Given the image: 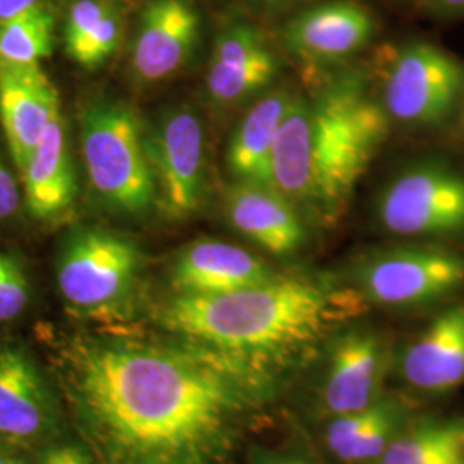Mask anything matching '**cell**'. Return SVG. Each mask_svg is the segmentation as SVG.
I'll return each instance as SVG.
<instances>
[{
  "mask_svg": "<svg viewBox=\"0 0 464 464\" xmlns=\"http://www.w3.org/2000/svg\"><path fill=\"white\" fill-rule=\"evenodd\" d=\"M55 372L103 464H226L264 401L197 349L76 335Z\"/></svg>",
  "mask_w": 464,
  "mask_h": 464,
  "instance_id": "6da1fadb",
  "label": "cell"
},
{
  "mask_svg": "<svg viewBox=\"0 0 464 464\" xmlns=\"http://www.w3.org/2000/svg\"><path fill=\"white\" fill-rule=\"evenodd\" d=\"M365 306L353 285L279 274L224 295H174L160 322L266 401L322 354Z\"/></svg>",
  "mask_w": 464,
  "mask_h": 464,
  "instance_id": "7a4b0ae2",
  "label": "cell"
},
{
  "mask_svg": "<svg viewBox=\"0 0 464 464\" xmlns=\"http://www.w3.org/2000/svg\"><path fill=\"white\" fill-rule=\"evenodd\" d=\"M391 117L360 74L343 72L295 95L277 134L272 188L299 214L332 227L387 140Z\"/></svg>",
  "mask_w": 464,
  "mask_h": 464,
  "instance_id": "3957f363",
  "label": "cell"
},
{
  "mask_svg": "<svg viewBox=\"0 0 464 464\" xmlns=\"http://www.w3.org/2000/svg\"><path fill=\"white\" fill-rule=\"evenodd\" d=\"M80 131L86 178L100 203L119 216H147L157 205V188L145 128L133 111L114 100H92L80 116Z\"/></svg>",
  "mask_w": 464,
  "mask_h": 464,
  "instance_id": "277c9868",
  "label": "cell"
},
{
  "mask_svg": "<svg viewBox=\"0 0 464 464\" xmlns=\"http://www.w3.org/2000/svg\"><path fill=\"white\" fill-rule=\"evenodd\" d=\"M382 105L413 128L448 124L464 105V64L430 42L402 44L382 61Z\"/></svg>",
  "mask_w": 464,
  "mask_h": 464,
  "instance_id": "5b68a950",
  "label": "cell"
},
{
  "mask_svg": "<svg viewBox=\"0 0 464 464\" xmlns=\"http://www.w3.org/2000/svg\"><path fill=\"white\" fill-rule=\"evenodd\" d=\"M353 287L366 303L396 310L435 308L464 289V256L440 245H408L363 258Z\"/></svg>",
  "mask_w": 464,
  "mask_h": 464,
  "instance_id": "8992f818",
  "label": "cell"
},
{
  "mask_svg": "<svg viewBox=\"0 0 464 464\" xmlns=\"http://www.w3.org/2000/svg\"><path fill=\"white\" fill-rule=\"evenodd\" d=\"M375 212L396 236H464V172L439 160L413 164L385 184Z\"/></svg>",
  "mask_w": 464,
  "mask_h": 464,
  "instance_id": "52a82bcc",
  "label": "cell"
},
{
  "mask_svg": "<svg viewBox=\"0 0 464 464\" xmlns=\"http://www.w3.org/2000/svg\"><path fill=\"white\" fill-rule=\"evenodd\" d=\"M141 266L133 243L97 227L72 232L57 260V287L69 306L99 314L128 298Z\"/></svg>",
  "mask_w": 464,
  "mask_h": 464,
  "instance_id": "ba28073f",
  "label": "cell"
},
{
  "mask_svg": "<svg viewBox=\"0 0 464 464\" xmlns=\"http://www.w3.org/2000/svg\"><path fill=\"white\" fill-rule=\"evenodd\" d=\"M145 151L157 205L172 218L197 214L205 197V131L189 107H172L145 128Z\"/></svg>",
  "mask_w": 464,
  "mask_h": 464,
  "instance_id": "9c48e42d",
  "label": "cell"
},
{
  "mask_svg": "<svg viewBox=\"0 0 464 464\" xmlns=\"http://www.w3.org/2000/svg\"><path fill=\"white\" fill-rule=\"evenodd\" d=\"M316 402L325 418L370 408L381 401L391 368L396 365L385 339L373 329L348 325L324 349Z\"/></svg>",
  "mask_w": 464,
  "mask_h": 464,
  "instance_id": "30bf717a",
  "label": "cell"
},
{
  "mask_svg": "<svg viewBox=\"0 0 464 464\" xmlns=\"http://www.w3.org/2000/svg\"><path fill=\"white\" fill-rule=\"evenodd\" d=\"M279 72V59L253 24L231 21L217 32L205 76L210 102L229 109L264 95Z\"/></svg>",
  "mask_w": 464,
  "mask_h": 464,
  "instance_id": "8fae6325",
  "label": "cell"
},
{
  "mask_svg": "<svg viewBox=\"0 0 464 464\" xmlns=\"http://www.w3.org/2000/svg\"><path fill=\"white\" fill-rule=\"evenodd\" d=\"M375 17L358 0H325L293 17L282 30L285 50L310 66L343 63L365 49Z\"/></svg>",
  "mask_w": 464,
  "mask_h": 464,
  "instance_id": "7c38bea8",
  "label": "cell"
},
{
  "mask_svg": "<svg viewBox=\"0 0 464 464\" xmlns=\"http://www.w3.org/2000/svg\"><path fill=\"white\" fill-rule=\"evenodd\" d=\"M201 19L191 0H149L138 17L131 69L143 83H159L181 71L198 45Z\"/></svg>",
  "mask_w": 464,
  "mask_h": 464,
  "instance_id": "4fadbf2b",
  "label": "cell"
},
{
  "mask_svg": "<svg viewBox=\"0 0 464 464\" xmlns=\"http://www.w3.org/2000/svg\"><path fill=\"white\" fill-rule=\"evenodd\" d=\"M59 114L57 90L40 64L0 61V124L19 172Z\"/></svg>",
  "mask_w": 464,
  "mask_h": 464,
  "instance_id": "5bb4252c",
  "label": "cell"
},
{
  "mask_svg": "<svg viewBox=\"0 0 464 464\" xmlns=\"http://www.w3.org/2000/svg\"><path fill=\"white\" fill-rule=\"evenodd\" d=\"M404 383L421 394L442 396L464 383V303L442 306L406 344L396 362Z\"/></svg>",
  "mask_w": 464,
  "mask_h": 464,
  "instance_id": "9a60e30c",
  "label": "cell"
},
{
  "mask_svg": "<svg viewBox=\"0 0 464 464\" xmlns=\"http://www.w3.org/2000/svg\"><path fill=\"white\" fill-rule=\"evenodd\" d=\"M55 425L53 398L34 358L13 344L0 346V439L28 446Z\"/></svg>",
  "mask_w": 464,
  "mask_h": 464,
  "instance_id": "2e32d148",
  "label": "cell"
},
{
  "mask_svg": "<svg viewBox=\"0 0 464 464\" xmlns=\"http://www.w3.org/2000/svg\"><path fill=\"white\" fill-rule=\"evenodd\" d=\"M226 217L234 231L272 256H293L308 241L306 218L266 184H231L226 193Z\"/></svg>",
  "mask_w": 464,
  "mask_h": 464,
  "instance_id": "e0dca14e",
  "label": "cell"
},
{
  "mask_svg": "<svg viewBox=\"0 0 464 464\" xmlns=\"http://www.w3.org/2000/svg\"><path fill=\"white\" fill-rule=\"evenodd\" d=\"M277 276L248 249L203 239L179 253L170 268V284L176 295H224L272 281Z\"/></svg>",
  "mask_w": 464,
  "mask_h": 464,
  "instance_id": "ac0fdd59",
  "label": "cell"
},
{
  "mask_svg": "<svg viewBox=\"0 0 464 464\" xmlns=\"http://www.w3.org/2000/svg\"><path fill=\"white\" fill-rule=\"evenodd\" d=\"M296 92L272 88L253 100L232 131L226 164L236 183L272 186L277 134Z\"/></svg>",
  "mask_w": 464,
  "mask_h": 464,
  "instance_id": "d6986e66",
  "label": "cell"
},
{
  "mask_svg": "<svg viewBox=\"0 0 464 464\" xmlns=\"http://www.w3.org/2000/svg\"><path fill=\"white\" fill-rule=\"evenodd\" d=\"M415 416L404 399L385 394L370 408L327 418L324 442L344 464H375Z\"/></svg>",
  "mask_w": 464,
  "mask_h": 464,
  "instance_id": "ffe728a7",
  "label": "cell"
},
{
  "mask_svg": "<svg viewBox=\"0 0 464 464\" xmlns=\"http://www.w3.org/2000/svg\"><path fill=\"white\" fill-rule=\"evenodd\" d=\"M21 174L26 207L34 218L55 220L71 208L76 198V170L63 114L50 122Z\"/></svg>",
  "mask_w": 464,
  "mask_h": 464,
  "instance_id": "44dd1931",
  "label": "cell"
},
{
  "mask_svg": "<svg viewBox=\"0 0 464 464\" xmlns=\"http://www.w3.org/2000/svg\"><path fill=\"white\" fill-rule=\"evenodd\" d=\"M375 464H464V421L415 415Z\"/></svg>",
  "mask_w": 464,
  "mask_h": 464,
  "instance_id": "7402d4cb",
  "label": "cell"
},
{
  "mask_svg": "<svg viewBox=\"0 0 464 464\" xmlns=\"http://www.w3.org/2000/svg\"><path fill=\"white\" fill-rule=\"evenodd\" d=\"M55 17L49 5L0 23V61L40 64L53 47Z\"/></svg>",
  "mask_w": 464,
  "mask_h": 464,
  "instance_id": "603a6c76",
  "label": "cell"
},
{
  "mask_svg": "<svg viewBox=\"0 0 464 464\" xmlns=\"http://www.w3.org/2000/svg\"><path fill=\"white\" fill-rule=\"evenodd\" d=\"M122 32H124V21H122L121 7L116 2L100 19L97 28L86 38L83 45L71 55V59L76 64L88 69L103 64L119 49Z\"/></svg>",
  "mask_w": 464,
  "mask_h": 464,
  "instance_id": "cb8c5ba5",
  "label": "cell"
},
{
  "mask_svg": "<svg viewBox=\"0 0 464 464\" xmlns=\"http://www.w3.org/2000/svg\"><path fill=\"white\" fill-rule=\"evenodd\" d=\"M30 303V281L16 256L0 249V322L21 315Z\"/></svg>",
  "mask_w": 464,
  "mask_h": 464,
  "instance_id": "d4e9b609",
  "label": "cell"
},
{
  "mask_svg": "<svg viewBox=\"0 0 464 464\" xmlns=\"http://www.w3.org/2000/svg\"><path fill=\"white\" fill-rule=\"evenodd\" d=\"M117 0H74L67 11L64 23V47L71 57L93 34L100 19Z\"/></svg>",
  "mask_w": 464,
  "mask_h": 464,
  "instance_id": "484cf974",
  "label": "cell"
},
{
  "mask_svg": "<svg viewBox=\"0 0 464 464\" xmlns=\"http://www.w3.org/2000/svg\"><path fill=\"white\" fill-rule=\"evenodd\" d=\"M42 464H95L93 454L80 444L63 442L50 446L44 456Z\"/></svg>",
  "mask_w": 464,
  "mask_h": 464,
  "instance_id": "4316f807",
  "label": "cell"
},
{
  "mask_svg": "<svg viewBox=\"0 0 464 464\" xmlns=\"http://www.w3.org/2000/svg\"><path fill=\"white\" fill-rule=\"evenodd\" d=\"M21 203L16 179L13 178L11 170L0 159V220L16 216L17 208Z\"/></svg>",
  "mask_w": 464,
  "mask_h": 464,
  "instance_id": "83f0119b",
  "label": "cell"
},
{
  "mask_svg": "<svg viewBox=\"0 0 464 464\" xmlns=\"http://www.w3.org/2000/svg\"><path fill=\"white\" fill-rule=\"evenodd\" d=\"M248 464H318L304 456L279 452L270 449H255L249 454Z\"/></svg>",
  "mask_w": 464,
  "mask_h": 464,
  "instance_id": "f1b7e54d",
  "label": "cell"
},
{
  "mask_svg": "<svg viewBox=\"0 0 464 464\" xmlns=\"http://www.w3.org/2000/svg\"><path fill=\"white\" fill-rule=\"evenodd\" d=\"M42 5H49L47 0H0V23L14 19Z\"/></svg>",
  "mask_w": 464,
  "mask_h": 464,
  "instance_id": "f546056e",
  "label": "cell"
},
{
  "mask_svg": "<svg viewBox=\"0 0 464 464\" xmlns=\"http://www.w3.org/2000/svg\"><path fill=\"white\" fill-rule=\"evenodd\" d=\"M427 7L437 16H464V0H425Z\"/></svg>",
  "mask_w": 464,
  "mask_h": 464,
  "instance_id": "4dcf8cb0",
  "label": "cell"
},
{
  "mask_svg": "<svg viewBox=\"0 0 464 464\" xmlns=\"http://www.w3.org/2000/svg\"><path fill=\"white\" fill-rule=\"evenodd\" d=\"M253 5H260L264 9H279V7H285V5H291L298 0H246Z\"/></svg>",
  "mask_w": 464,
  "mask_h": 464,
  "instance_id": "1f68e13d",
  "label": "cell"
},
{
  "mask_svg": "<svg viewBox=\"0 0 464 464\" xmlns=\"http://www.w3.org/2000/svg\"><path fill=\"white\" fill-rule=\"evenodd\" d=\"M0 464H30L16 456H9V454H0Z\"/></svg>",
  "mask_w": 464,
  "mask_h": 464,
  "instance_id": "d6a6232c",
  "label": "cell"
}]
</instances>
